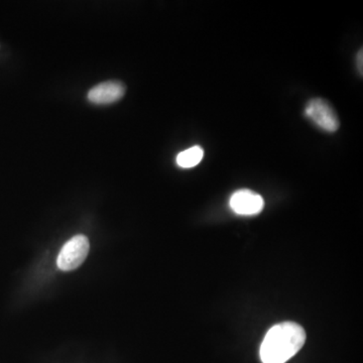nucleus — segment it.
Returning <instances> with one entry per match:
<instances>
[{
  "label": "nucleus",
  "instance_id": "f257e3e1",
  "mask_svg": "<svg viewBox=\"0 0 363 363\" xmlns=\"http://www.w3.org/2000/svg\"><path fill=\"white\" fill-rule=\"evenodd\" d=\"M304 328L295 322H282L271 327L262 340L260 355L262 363H286L303 349Z\"/></svg>",
  "mask_w": 363,
  "mask_h": 363
},
{
  "label": "nucleus",
  "instance_id": "f03ea898",
  "mask_svg": "<svg viewBox=\"0 0 363 363\" xmlns=\"http://www.w3.org/2000/svg\"><path fill=\"white\" fill-rule=\"evenodd\" d=\"M90 249V243L87 236H76L71 238L61 249L56 265L62 271H69L77 269L83 264Z\"/></svg>",
  "mask_w": 363,
  "mask_h": 363
},
{
  "label": "nucleus",
  "instance_id": "7ed1b4c3",
  "mask_svg": "<svg viewBox=\"0 0 363 363\" xmlns=\"http://www.w3.org/2000/svg\"><path fill=\"white\" fill-rule=\"evenodd\" d=\"M305 115L318 127L327 132H337L340 125L335 110L326 100L321 98H314L308 102Z\"/></svg>",
  "mask_w": 363,
  "mask_h": 363
},
{
  "label": "nucleus",
  "instance_id": "20e7f679",
  "mask_svg": "<svg viewBox=\"0 0 363 363\" xmlns=\"http://www.w3.org/2000/svg\"><path fill=\"white\" fill-rule=\"evenodd\" d=\"M229 205L236 214L252 216L264 210L265 200L258 193L243 189L232 194L230 197Z\"/></svg>",
  "mask_w": 363,
  "mask_h": 363
},
{
  "label": "nucleus",
  "instance_id": "39448f33",
  "mask_svg": "<svg viewBox=\"0 0 363 363\" xmlns=\"http://www.w3.org/2000/svg\"><path fill=\"white\" fill-rule=\"evenodd\" d=\"M125 94V84L119 81H106L93 87L87 98L91 103L96 105H108L118 101Z\"/></svg>",
  "mask_w": 363,
  "mask_h": 363
},
{
  "label": "nucleus",
  "instance_id": "423d86ee",
  "mask_svg": "<svg viewBox=\"0 0 363 363\" xmlns=\"http://www.w3.org/2000/svg\"><path fill=\"white\" fill-rule=\"evenodd\" d=\"M204 156V149L199 145L185 149L177 156L176 162L181 168L189 169L197 166Z\"/></svg>",
  "mask_w": 363,
  "mask_h": 363
},
{
  "label": "nucleus",
  "instance_id": "0eeeda50",
  "mask_svg": "<svg viewBox=\"0 0 363 363\" xmlns=\"http://www.w3.org/2000/svg\"><path fill=\"white\" fill-rule=\"evenodd\" d=\"M362 50H360L357 54V59H356V62H357V69L360 72V75H362Z\"/></svg>",
  "mask_w": 363,
  "mask_h": 363
}]
</instances>
